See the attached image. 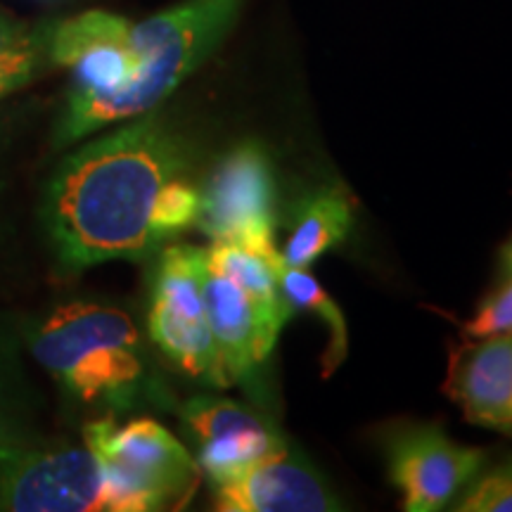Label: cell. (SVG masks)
Listing matches in <instances>:
<instances>
[{
  "mask_svg": "<svg viewBox=\"0 0 512 512\" xmlns=\"http://www.w3.org/2000/svg\"><path fill=\"white\" fill-rule=\"evenodd\" d=\"M275 174L271 155L256 140L235 145L219 159L200 188L195 226L211 242L275 249Z\"/></svg>",
  "mask_w": 512,
  "mask_h": 512,
  "instance_id": "8",
  "label": "cell"
},
{
  "mask_svg": "<svg viewBox=\"0 0 512 512\" xmlns=\"http://www.w3.org/2000/svg\"><path fill=\"white\" fill-rule=\"evenodd\" d=\"M31 354L83 403L131 406L147 368L138 328L126 311L72 302L55 309L29 337Z\"/></svg>",
  "mask_w": 512,
  "mask_h": 512,
  "instance_id": "2",
  "label": "cell"
},
{
  "mask_svg": "<svg viewBox=\"0 0 512 512\" xmlns=\"http://www.w3.org/2000/svg\"><path fill=\"white\" fill-rule=\"evenodd\" d=\"M354 226V207L347 195L337 190H323L311 195L294 214L290 238L280 256L292 268H311L320 256L347 240Z\"/></svg>",
  "mask_w": 512,
  "mask_h": 512,
  "instance_id": "14",
  "label": "cell"
},
{
  "mask_svg": "<svg viewBox=\"0 0 512 512\" xmlns=\"http://www.w3.org/2000/svg\"><path fill=\"white\" fill-rule=\"evenodd\" d=\"M204 302L228 387L247 380L271 356L292 316V311L268 309L238 283L209 268L204 271Z\"/></svg>",
  "mask_w": 512,
  "mask_h": 512,
  "instance_id": "11",
  "label": "cell"
},
{
  "mask_svg": "<svg viewBox=\"0 0 512 512\" xmlns=\"http://www.w3.org/2000/svg\"><path fill=\"white\" fill-rule=\"evenodd\" d=\"M458 512H512V456L482 465L451 505Z\"/></svg>",
  "mask_w": 512,
  "mask_h": 512,
  "instance_id": "16",
  "label": "cell"
},
{
  "mask_svg": "<svg viewBox=\"0 0 512 512\" xmlns=\"http://www.w3.org/2000/svg\"><path fill=\"white\" fill-rule=\"evenodd\" d=\"M280 290H283L287 302L292 304V309L311 311L313 316H318L325 323L330 339L323 356V375H332L349 354V332L344 313L339 311L335 299L309 273V268H292L283 264V268H280Z\"/></svg>",
  "mask_w": 512,
  "mask_h": 512,
  "instance_id": "15",
  "label": "cell"
},
{
  "mask_svg": "<svg viewBox=\"0 0 512 512\" xmlns=\"http://www.w3.org/2000/svg\"><path fill=\"white\" fill-rule=\"evenodd\" d=\"M214 486L216 510L223 512H332L342 505L309 460L283 453L235 472Z\"/></svg>",
  "mask_w": 512,
  "mask_h": 512,
  "instance_id": "12",
  "label": "cell"
},
{
  "mask_svg": "<svg viewBox=\"0 0 512 512\" xmlns=\"http://www.w3.org/2000/svg\"><path fill=\"white\" fill-rule=\"evenodd\" d=\"M242 0H185L176 8L133 24L131 41L140 55L133 86L91 114L83 138L100 128L143 117L169 98L233 29Z\"/></svg>",
  "mask_w": 512,
  "mask_h": 512,
  "instance_id": "3",
  "label": "cell"
},
{
  "mask_svg": "<svg viewBox=\"0 0 512 512\" xmlns=\"http://www.w3.org/2000/svg\"><path fill=\"white\" fill-rule=\"evenodd\" d=\"M463 332L470 339H484L512 332V278H505V285L491 294L479 306L475 316L463 325Z\"/></svg>",
  "mask_w": 512,
  "mask_h": 512,
  "instance_id": "17",
  "label": "cell"
},
{
  "mask_svg": "<svg viewBox=\"0 0 512 512\" xmlns=\"http://www.w3.org/2000/svg\"><path fill=\"white\" fill-rule=\"evenodd\" d=\"M38 69V46L0 55V98L27 86Z\"/></svg>",
  "mask_w": 512,
  "mask_h": 512,
  "instance_id": "18",
  "label": "cell"
},
{
  "mask_svg": "<svg viewBox=\"0 0 512 512\" xmlns=\"http://www.w3.org/2000/svg\"><path fill=\"white\" fill-rule=\"evenodd\" d=\"M183 425L197 446V463L211 484L290 448L266 415L221 396H195L183 406Z\"/></svg>",
  "mask_w": 512,
  "mask_h": 512,
  "instance_id": "10",
  "label": "cell"
},
{
  "mask_svg": "<svg viewBox=\"0 0 512 512\" xmlns=\"http://www.w3.org/2000/svg\"><path fill=\"white\" fill-rule=\"evenodd\" d=\"M83 444L98 458L119 512L185 508L200 486V463L157 420L138 418L124 425L112 418L88 422Z\"/></svg>",
  "mask_w": 512,
  "mask_h": 512,
  "instance_id": "4",
  "label": "cell"
},
{
  "mask_svg": "<svg viewBox=\"0 0 512 512\" xmlns=\"http://www.w3.org/2000/svg\"><path fill=\"white\" fill-rule=\"evenodd\" d=\"M484 463L479 448L456 444L439 427H411L389 446V477L408 512L451 508Z\"/></svg>",
  "mask_w": 512,
  "mask_h": 512,
  "instance_id": "9",
  "label": "cell"
},
{
  "mask_svg": "<svg viewBox=\"0 0 512 512\" xmlns=\"http://www.w3.org/2000/svg\"><path fill=\"white\" fill-rule=\"evenodd\" d=\"M188 166V143L152 112L79 147L50 178L41 207L60 266L140 261L166 245V192Z\"/></svg>",
  "mask_w": 512,
  "mask_h": 512,
  "instance_id": "1",
  "label": "cell"
},
{
  "mask_svg": "<svg viewBox=\"0 0 512 512\" xmlns=\"http://www.w3.org/2000/svg\"><path fill=\"white\" fill-rule=\"evenodd\" d=\"M207 249L195 245H171L159 259L152 283L147 328L152 342L164 351L185 375L195 380L228 387L221 368L219 347L204 302Z\"/></svg>",
  "mask_w": 512,
  "mask_h": 512,
  "instance_id": "6",
  "label": "cell"
},
{
  "mask_svg": "<svg viewBox=\"0 0 512 512\" xmlns=\"http://www.w3.org/2000/svg\"><path fill=\"white\" fill-rule=\"evenodd\" d=\"M0 510L119 512V503L88 446L0 444Z\"/></svg>",
  "mask_w": 512,
  "mask_h": 512,
  "instance_id": "7",
  "label": "cell"
},
{
  "mask_svg": "<svg viewBox=\"0 0 512 512\" xmlns=\"http://www.w3.org/2000/svg\"><path fill=\"white\" fill-rule=\"evenodd\" d=\"M31 46H38V43L36 38L24 29V24L0 15V55L15 53V50H24Z\"/></svg>",
  "mask_w": 512,
  "mask_h": 512,
  "instance_id": "19",
  "label": "cell"
},
{
  "mask_svg": "<svg viewBox=\"0 0 512 512\" xmlns=\"http://www.w3.org/2000/svg\"><path fill=\"white\" fill-rule=\"evenodd\" d=\"M501 268H503L505 278H512V240L503 247V252H501Z\"/></svg>",
  "mask_w": 512,
  "mask_h": 512,
  "instance_id": "20",
  "label": "cell"
},
{
  "mask_svg": "<svg viewBox=\"0 0 512 512\" xmlns=\"http://www.w3.org/2000/svg\"><path fill=\"white\" fill-rule=\"evenodd\" d=\"M444 389L472 425L512 437V332L458 349Z\"/></svg>",
  "mask_w": 512,
  "mask_h": 512,
  "instance_id": "13",
  "label": "cell"
},
{
  "mask_svg": "<svg viewBox=\"0 0 512 512\" xmlns=\"http://www.w3.org/2000/svg\"><path fill=\"white\" fill-rule=\"evenodd\" d=\"M128 19L105 10L69 17L50 31V60L74 76L67 107L57 124L55 145L83 138L91 114L133 86L140 74V55L131 41Z\"/></svg>",
  "mask_w": 512,
  "mask_h": 512,
  "instance_id": "5",
  "label": "cell"
}]
</instances>
